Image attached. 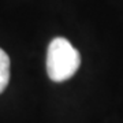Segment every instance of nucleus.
Masks as SVG:
<instances>
[{
	"instance_id": "f257e3e1",
	"label": "nucleus",
	"mask_w": 123,
	"mask_h": 123,
	"mask_svg": "<svg viewBox=\"0 0 123 123\" xmlns=\"http://www.w3.org/2000/svg\"><path fill=\"white\" fill-rule=\"evenodd\" d=\"M81 66V55L64 37L51 41L47 52V73L53 82H63L74 77Z\"/></svg>"
},
{
	"instance_id": "f03ea898",
	"label": "nucleus",
	"mask_w": 123,
	"mask_h": 123,
	"mask_svg": "<svg viewBox=\"0 0 123 123\" xmlns=\"http://www.w3.org/2000/svg\"><path fill=\"white\" fill-rule=\"evenodd\" d=\"M10 81V57L0 48V93H3Z\"/></svg>"
}]
</instances>
